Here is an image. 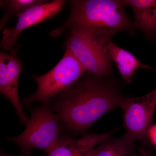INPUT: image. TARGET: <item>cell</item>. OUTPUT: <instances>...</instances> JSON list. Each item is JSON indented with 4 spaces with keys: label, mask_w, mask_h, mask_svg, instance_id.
<instances>
[{
    "label": "cell",
    "mask_w": 156,
    "mask_h": 156,
    "mask_svg": "<svg viewBox=\"0 0 156 156\" xmlns=\"http://www.w3.org/2000/svg\"><path fill=\"white\" fill-rule=\"evenodd\" d=\"M110 40L88 29L73 27L65 44L87 69L101 77L111 76L112 61L108 51Z\"/></svg>",
    "instance_id": "obj_3"
},
{
    "label": "cell",
    "mask_w": 156,
    "mask_h": 156,
    "mask_svg": "<svg viewBox=\"0 0 156 156\" xmlns=\"http://www.w3.org/2000/svg\"><path fill=\"white\" fill-rule=\"evenodd\" d=\"M70 15L67 22L53 30L52 36H58L67 28L88 29L110 41L115 34L126 31L134 33L136 27L126 15L123 1L75 0L70 1Z\"/></svg>",
    "instance_id": "obj_2"
},
{
    "label": "cell",
    "mask_w": 156,
    "mask_h": 156,
    "mask_svg": "<svg viewBox=\"0 0 156 156\" xmlns=\"http://www.w3.org/2000/svg\"><path fill=\"white\" fill-rule=\"evenodd\" d=\"M22 70L21 62L14 55L0 53V92L13 105L20 122L27 125L30 119L26 115L20 101L18 81Z\"/></svg>",
    "instance_id": "obj_8"
},
{
    "label": "cell",
    "mask_w": 156,
    "mask_h": 156,
    "mask_svg": "<svg viewBox=\"0 0 156 156\" xmlns=\"http://www.w3.org/2000/svg\"><path fill=\"white\" fill-rule=\"evenodd\" d=\"M44 2L45 1L40 0H10L1 2L2 5H6L9 12L17 15L33 6Z\"/></svg>",
    "instance_id": "obj_13"
},
{
    "label": "cell",
    "mask_w": 156,
    "mask_h": 156,
    "mask_svg": "<svg viewBox=\"0 0 156 156\" xmlns=\"http://www.w3.org/2000/svg\"><path fill=\"white\" fill-rule=\"evenodd\" d=\"M114 131L101 134H85L77 140L73 139L68 136H60L47 156H86L95 146L110 136Z\"/></svg>",
    "instance_id": "obj_9"
},
{
    "label": "cell",
    "mask_w": 156,
    "mask_h": 156,
    "mask_svg": "<svg viewBox=\"0 0 156 156\" xmlns=\"http://www.w3.org/2000/svg\"><path fill=\"white\" fill-rule=\"evenodd\" d=\"M30 111L29 122L24 131L7 139L18 145L22 153H30L34 149H39L48 154L56 145L63 126L49 104L32 108Z\"/></svg>",
    "instance_id": "obj_4"
},
{
    "label": "cell",
    "mask_w": 156,
    "mask_h": 156,
    "mask_svg": "<svg viewBox=\"0 0 156 156\" xmlns=\"http://www.w3.org/2000/svg\"><path fill=\"white\" fill-rule=\"evenodd\" d=\"M66 1L55 0L33 6L18 14L17 23L13 28L3 31L1 47L5 50L10 49L15 44L20 33L26 29L55 16L62 10Z\"/></svg>",
    "instance_id": "obj_7"
},
{
    "label": "cell",
    "mask_w": 156,
    "mask_h": 156,
    "mask_svg": "<svg viewBox=\"0 0 156 156\" xmlns=\"http://www.w3.org/2000/svg\"><path fill=\"white\" fill-rule=\"evenodd\" d=\"M147 136L152 145L156 146V124L152 125L147 131Z\"/></svg>",
    "instance_id": "obj_14"
},
{
    "label": "cell",
    "mask_w": 156,
    "mask_h": 156,
    "mask_svg": "<svg viewBox=\"0 0 156 156\" xmlns=\"http://www.w3.org/2000/svg\"><path fill=\"white\" fill-rule=\"evenodd\" d=\"M156 106V88L141 97L125 98L123 101L120 107L124 113L125 135L131 142L145 140Z\"/></svg>",
    "instance_id": "obj_6"
},
{
    "label": "cell",
    "mask_w": 156,
    "mask_h": 156,
    "mask_svg": "<svg viewBox=\"0 0 156 156\" xmlns=\"http://www.w3.org/2000/svg\"><path fill=\"white\" fill-rule=\"evenodd\" d=\"M134 143L125 135L119 138L107 137L86 156H127L133 152Z\"/></svg>",
    "instance_id": "obj_12"
},
{
    "label": "cell",
    "mask_w": 156,
    "mask_h": 156,
    "mask_svg": "<svg viewBox=\"0 0 156 156\" xmlns=\"http://www.w3.org/2000/svg\"><path fill=\"white\" fill-rule=\"evenodd\" d=\"M108 51L112 61L115 64L124 80L130 83L139 68L151 70L153 68L141 63L129 51L120 48L111 41L107 46Z\"/></svg>",
    "instance_id": "obj_11"
},
{
    "label": "cell",
    "mask_w": 156,
    "mask_h": 156,
    "mask_svg": "<svg viewBox=\"0 0 156 156\" xmlns=\"http://www.w3.org/2000/svg\"><path fill=\"white\" fill-rule=\"evenodd\" d=\"M123 2L133 10L135 27L140 30L147 40L156 42V0H124Z\"/></svg>",
    "instance_id": "obj_10"
},
{
    "label": "cell",
    "mask_w": 156,
    "mask_h": 156,
    "mask_svg": "<svg viewBox=\"0 0 156 156\" xmlns=\"http://www.w3.org/2000/svg\"><path fill=\"white\" fill-rule=\"evenodd\" d=\"M56 95L49 105L63 128L75 134L85 132L104 115L120 107L125 98L111 77H101L87 72Z\"/></svg>",
    "instance_id": "obj_1"
},
{
    "label": "cell",
    "mask_w": 156,
    "mask_h": 156,
    "mask_svg": "<svg viewBox=\"0 0 156 156\" xmlns=\"http://www.w3.org/2000/svg\"><path fill=\"white\" fill-rule=\"evenodd\" d=\"M129 156H140L139 155L136 154L134 153V152L132 153Z\"/></svg>",
    "instance_id": "obj_16"
},
{
    "label": "cell",
    "mask_w": 156,
    "mask_h": 156,
    "mask_svg": "<svg viewBox=\"0 0 156 156\" xmlns=\"http://www.w3.org/2000/svg\"><path fill=\"white\" fill-rule=\"evenodd\" d=\"M86 72L83 66L66 48L61 60L49 72L40 76H33L37 84V89L23 99V103L26 105L35 101L49 104L53 96L72 87Z\"/></svg>",
    "instance_id": "obj_5"
},
{
    "label": "cell",
    "mask_w": 156,
    "mask_h": 156,
    "mask_svg": "<svg viewBox=\"0 0 156 156\" xmlns=\"http://www.w3.org/2000/svg\"><path fill=\"white\" fill-rule=\"evenodd\" d=\"M0 156H33L30 153H22L21 154L17 156H11L10 155L4 153L2 151H1V154H0Z\"/></svg>",
    "instance_id": "obj_15"
}]
</instances>
